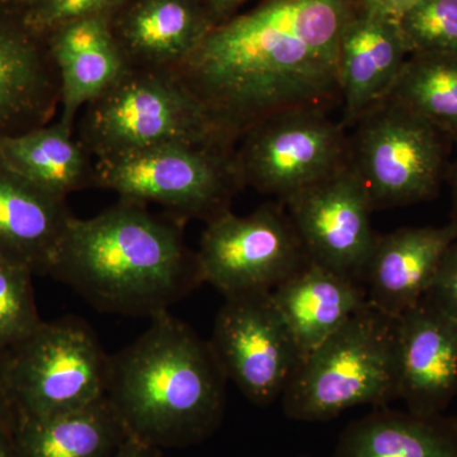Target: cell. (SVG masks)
<instances>
[{
  "label": "cell",
  "mask_w": 457,
  "mask_h": 457,
  "mask_svg": "<svg viewBox=\"0 0 457 457\" xmlns=\"http://www.w3.org/2000/svg\"><path fill=\"white\" fill-rule=\"evenodd\" d=\"M359 0H264L227 18L173 69L225 143L294 108L341 101L338 54Z\"/></svg>",
  "instance_id": "6da1fadb"
},
{
  "label": "cell",
  "mask_w": 457,
  "mask_h": 457,
  "mask_svg": "<svg viewBox=\"0 0 457 457\" xmlns=\"http://www.w3.org/2000/svg\"><path fill=\"white\" fill-rule=\"evenodd\" d=\"M185 224L155 215L146 204L119 200L93 218L73 219L49 276L98 311L158 317L203 285Z\"/></svg>",
  "instance_id": "7a4b0ae2"
},
{
  "label": "cell",
  "mask_w": 457,
  "mask_h": 457,
  "mask_svg": "<svg viewBox=\"0 0 457 457\" xmlns=\"http://www.w3.org/2000/svg\"><path fill=\"white\" fill-rule=\"evenodd\" d=\"M110 357L106 396L128 435L158 450L204 440L224 417L228 378L210 341L170 312Z\"/></svg>",
  "instance_id": "3957f363"
},
{
  "label": "cell",
  "mask_w": 457,
  "mask_h": 457,
  "mask_svg": "<svg viewBox=\"0 0 457 457\" xmlns=\"http://www.w3.org/2000/svg\"><path fill=\"white\" fill-rule=\"evenodd\" d=\"M398 317L370 303L309 352L281 396L284 413L324 422L360 405L398 399Z\"/></svg>",
  "instance_id": "277c9868"
},
{
  "label": "cell",
  "mask_w": 457,
  "mask_h": 457,
  "mask_svg": "<svg viewBox=\"0 0 457 457\" xmlns=\"http://www.w3.org/2000/svg\"><path fill=\"white\" fill-rule=\"evenodd\" d=\"M78 140L95 161L170 144L228 145L173 69L126 66L78 121Z\"/></svg>",
  "instance_id": "5b68a950"
},
{
  "label": "cell",
  "mask_w": 457,
  "mask_h": 457,
  "mask_svg": "<svg viewBox=\"0 0 457 457\" xmlns=\"http://www.w3.org/2000/svg\"><path fill=\"white\" fill-rule=\"evenodd\" d=\"M95 187L112 191L120 200L158 204L183 222H209L231 210L245 183L236 149L170 144L96 161Z\"/></svg>",
  "instance_id": "8992f818"
},
{
  "label": "cell",
  "mask_w": 457,
  "mask_h": 457,
  "mask_svg": "<svg viewBox=\"0 0 457 457\" xmlns=\"http://www.w3.org/2000/svg\"><path fill=\"white\" fill-rule=\"evenodd\" d=\"M110 357L86 321H42L0 359L17 420L71 413L104 399Z\"/></svg>",
  "instance_id": "52a82bcc"
},
{
  "label": "cell",
  "mask_w": 457,
  "mask_h": 457,
  "mask_svg": "<svg viewBox=\"0 0 457 457\" xmlns=\"http://www.w3.org/2000/svg\"><path fill=\"white\" fill-rule=\"evenodd\" d=\"M354 125L348 161L368 189L374 210L438 196L450 165L447 135L387 98Z\"/></svg>",
  "instance_id": "ba28073f"
},
{
  "label": "cell",
  "mask_w": 457,
  "mask_h": 457,
  "mask_svg": "<svg viewBox=\"0 0 457 457\" xmlns=\"http://www.w3.org/2000/svg\"><path fill=\"white\" fill-rule=\"evenodd\" d=\"M348 137L327 108L272 114L240 137L236 158L245 187L285 203L348 163Z\"/></svg>",
  "instance_id": "9c48e42d"
},
{
  "label": "cell",
  "mask_w": 457,
  "mask_h": 457,
  "mask_svg": "<svg viewBox=\"0 0 457 457\" xmlns=\"http://www.w3.org/2000/svg\"><path fill=\"white\" fill-rule=\"evenodd\" d=\"M196 257L203 284L224 297L272 291L308 261L278 201L245 216L228 210L206 222Z\"/></svg>",
  "instance_id": "30bf717a"
},
{
  "label": "cell",
  "mask_w": 457,
  "mask_h": 457,
  "mask_svg": "<svg viewBox=\"0 0 457 457\" xmlns=\"http://www.w3.org/2000/svg\"><path fill=\"white\" fill-rule=\"evenodd\" d=\"M210 345L228 380L260 407L284 395L303 360L270 291L225 297Z\"/></svg>",
  "instance_id": "8fae6325"
},
{
  "label": "cell",
  "mask_w": 457,
  "mask_h": 457,
  "mask_svg": "<svg viewBox=\"0 0 457 457\" xmlns=\"http://www.w3.org/2000/svg\"><path fill=\"white\" fill-rule=\"evenodd\" d=\"M281 204L308 261L362 285L378 234L368 189L350 161Z\"/></svg>",
  "instance_id": "7c38bea8"
},
{
  "label": "cell",
  "mask_w": 457,
  "mask_h": 457,
  "mask_svg": "<svg viewBox=\"0 0 457 457\" xmlns=\"http://www.w3.org/2000/svg\"><path fill=\"white\" fill-rule=\"evenodd\" d=\"M62 106L49 36L0 7V139L44 128Z\"/></svg>",
  "instance_id": "4fadbf2b"
},
{
  "label": "cell",
  "mask_w": 457,
  "mask_h": 457,
  "mask_svg": "<svg viewBox=\"0 0 457 457\" xmlns=\"http://www.w3.org/2000/svg\"><path fill=\"white\" fill-rule=\"evenodd\" d=\"M398 399L441 414L457 398V321L427 297L398 317Z\"/></svg>",
  "instance_id": "5bb4252c"
},
{
  "label": "cell",
  "mask_w": 457,
  "mask_h": 457,
  "mask_svg": "<svg viewBox=\"0 0 457 457\" xmlns=\"http://www.w3.org/2000/svg\"><path fill=\"white\" fill-rule=\"evenodd\" d=\"M408 57L398 21L369 13L357 3L339 44L343 125H354L389 96Z\"/></svg>",
  "instance_id": "9a60e30c"
},
{
  "label": "cell",
  "mask_w": 457,
  "mask_h": 457,
  "mask_svg": "<svg viewBox=\"0 0 457 457\" xmlns=\"http://www.w3.org/2000/svg\"><path fill=\"white\" fill-rule=\"evenodd\" d=\"M457 225L402 228L378 236L362 285L372 308L399 317L428 293Z\"/></svg>",
  "instance_id": "2e32d148"
},
{
  "label": "cell",
  "mask_w": 457,
  "mask_h": 457,
  "mask_svg": "<svg viewBox=\"0 0 457 457\" xmlns=\"http://www.w3.org/2000/svg\"><path fill=\"white\" fill-rule=\"evenodd\" d=\"M108 26L126 66L176 69L216 23L200 0H137Z\"/></svg>",
  "instance_id": "e0dca14e"
},
{
  "label": "cell",
  "mask_w": 457,
  "mask_h": 457,
  "mask_svg": "<svg viewBox=\"0 0 457 457\" xmlns=\"http://www.w3.org/2000/svg\"><path fill=\"white\" fill-rule=\"evenodd\" d=\"M75 216L56 196L0 165V254L49 275Z\"/></svg>",
  "instance_id": "ac0fdd59"
},
{
  "label": "cell",
  "mask_w": 457,
  "mask_h": 457,
  "mask_svg": "<svg viewBox=\"0 0 457 457\" xmlns=\"http://www.w3.org/2000/svg\"><path fill=\"white\" fill-rule=\"evenodd\" d=\"M303 359L368 305L360 282L306 261L270 291Z\"/></svg>",
  "instance_id": "d6986e66"
},
{
  "label": "cell",
  "mask_w": 457,
  "mask_h": 457,
  "mask_svg": "<svg viewBox=\"0 0 457 457\" xmlns=\"http://www.w3.org/2000/svg\"><path fill=\"white\" fill-rule=\"evenodd\" d=\"M62 83L59 120L75 128L80 111L125 71L107 13L71 21L47 33Z\"/></svg>",
  "instance_id": "ffe728a7"
},
{
  "label": "cell",
  "mask_w": 457,
  "mask_h": 457,
  "mask_svg": "<svg viewBox=\"0 0 457 457\" xmlns=\"http://www.w3.org/2000/svg\"><path fill=\"white\" fill-rule=\"evenodd\" d=\"M74 129L57 120L0 139V165L56 196L95 187L96 161Z\"/></svg>",
  "instance_id": "44dd1931"
},
{
  "label": "cell",
  "mask_w": 457,
  "mask_h": 457,
  "mask_svg": "<svg viewBox=\"0 0 457 457\" xmlns=\"http://www.w3.org/2000/svg\"><path fill=\"white\" fill-rule=\"evenodd\" d=\"M335 457H457V420L380 408L345 429Z\"/></svg>",
  "instance_id": "7402d4cb"
},
{
  "label": "cell",
  "mask_w": 457,
  "mask_h": 457,
  "mask_svg": "<svg viewBox=\"0 0 457 457\" xmlns=\"http://www.w3.org/2000/svg\"><path fill=\"white\" fill-rule=\"evenodd\" d=\"M128 437L107 396L89 407L46 418H18V457H112Z\"/></svg>",
  "instance_id": "603a6c76"
},
{
  "label": "cell",
  "mask_w": 457,
  "mask_h": 457,
  "mask_svg": "<svg viewBox=\"0 0 457 457\" xmlns=\"http://www.w3.org/2000/svg\"><path fill=\"white\" fill-rule=\"evenodd\" d=\"M457 140V54L409 55L386 97Z\"/></svg>",
  "instance_id": "cb8c5ba5"
},
{
  "label": "cell",
  "mask_w": 457,
  "mask_h": 457,
  "mask_svg": "<svg viewBox=\"0 0 457 457\" xmlns=\"http://www.w3.org/2000/svg\"><path fill=\"white\" fill-rule=\"evenodd\" d=\"M33 276L25 264L0 254V359L44 321L36 308Z\"/></svg>",
  "instance_id": "d4e9b609"
},
{
  "label": "cell",
  "mask_w": 457,
  "mask_h": 457,
  "mask_svg": "<svg viewBox=\"0 0 457 457\" xmlns=\"http://www.w3.org/2000/svg\"><path fill=\"white\" fill-rule=\"evenodd\" d=\"M398 23L409 55L457 54V0H427Z\"/></svg>",
  "instance_id": "484cf974"
},
{
  "label": "cell",
  "mask_w": 457,
  "mask_h": 457,
  "mask_svg": "<svg viewBox=\"0 0 457 457\" xmlns=\"http://www.w3.org/2000/svg\"><path fill=\"white\" fill-rule=\"evenodd\" d=\"M121 0H36L26 16L37 31L49 33L78 18L108 13Z\"/></svg>",
  "instance_id": "4316f807"
},
{
  "label": "cell",
  "mask_w": 457,
  "mask_h": 457,
  "mask_svg": "<svg viewBox=\"0 0 457 457\" xmlns=\"http://www.w3.org/2000/svg\"><path fill=\"white\" fill-rule=\"evenodd\" d=\"M426 297L457 321V239L442 258Z\"/></svg>",
  "instance_id": "83f0119b"
},
{
  "label": "cell",
  "mask_w": 457,
  "mask_h": 457,
  "mask_svg": "<svg viewBox=\"0 0 457 457\" xmlns=\"http://www.w3.org/2000/svg\"><path fill=\"white\" fill-rule=\"evenodd\" d=\"M425 2L427 0H359V7L376 16L398 21L403 14Z\"/></svg>",
  "instance_id": "f1b7e54d"
},
{
  "label": "cell",
  "mask_w": 457,
  "mask_h": 457,
  "mask_svg": "<svg viewBox=\"0 0 457 457\" xmlns=\"http://www.w3.org/2000/svg\"><path fill=\"white\" fill-rule=\"evenodd\" d=\"M156 451L139 438L128 435L112 457H155Z\"/></svg>",
  "instance_id": "f546056e"
},
{
  "label": "cell",
  "mask_w": 457,
  "mask_h": 457,
  "mask_svg": "<svg viewBox=\"0 0 457 457\" xmlns=\"http://www.w3.org/2000/svg\"><path fill=\"white\" fill-rule=\"evenodd\" d=\"M17 413L13 407L4 380H3L2 366H0V427L13 432L16 427Z\"/></svg>",
  "instance_id": "4dcf8cb0"
},
{
  "label": "cell",
  "mask_w": 457,
  "mask_h": 457,
  "mask_svg": "<svg viewBox=\"0 0 457 457\" xmlns=\"http://www.w3.org/2000/svg\"><path fill=\"white\" fill-rule=\"evenodd\" d=\"M207 8H209L210 14H212L213 22L218 25L225 17L233 13L234 11L246 0H204Z\"/></svg>",
  "instance_id": "1f68e13d"
},
{
  "label": "cell",
  "mask_w": 457,
  "mask_h": 457,
  "mask_svg": "<svg viewBox=\"0 0 457 457\" xmlns=\"http://www.w3.org/2000/svg\"><path fill=\"white\" fill-rule=\"evenodd\" d=\"M446 180L450 185L451 201H453V207H451V222L457 225V147L456 154L453 156V161L450 162Z\"/></svg>",
  "instance_id": "d6a6232c"
},
{
  "label": "cell",
  "mask_w": 457,
  "mask_h": 457,
  "mask_svg": "<svg viewBox=\"0 0 457 457\" xmlns=\"http://www.w3.org/2000/svg\"><path fill=\"white\" fill-rule=\"evenodd\" d=\"M0 457H18L14 447L13 432L0 427Z\"/></svg>",
  "instance_id": "836d02e7"
},
{
  "label": "cell",
  "mask_w": 457,
  "mask_h": 457,
  "mask_svg": "<svg viewBox=\"0 0 457 457\" xmlns=\"http://www.w3.org/2000/svg\"><path fill=\"white\" fill-rule=\"evenodd\" d=\"M455 418H456V420H457V416Z\"/></svg>",
  "instance_id": "e575fe53"
}]
</instances>
